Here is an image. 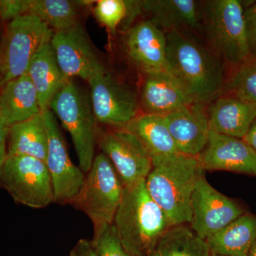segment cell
<instances>
[{"label": "cell", "instance_id": "6da1fadb", "mask_svg": "<svg viewBox=\"0 0 256 256\" xmlns=\"http://www.w3.org/2000/svg\"><path fill=\"white\" fill-rule=\"evenodd\" d=\"M166 72L194 102L210 104L225 86L222 60L184 31L166 32Z\"/></svg>", "mask_w": 256, "mask_h": 256}, {"label": "cell", "instance_id": "7a4b0ae2", "mask_svg": "<svg viewBox=\"0 0 256 256\" xmlns=\"http://www.w3.org/2000/svg\"><path fill=\"white\" fill-rule=\"evenodd\" d=\"M202 172L194 156L175 153L152 158L146 190L172 226L191 222L192 194Z\"/></svg>", "mask_w": 256, "mask_h": 256}, {"label": "cell", "instance_id": "3957f363", "mask_svg": "<svg viewBox=\"0 0 256 256\" xmlns=\"http://www.w3.org/2000/svg\"><path fill=\"white\" fill-rule=\"evenodd\" d=\"M114 224L122 245L134 256H151L160 238L172 226L148 193L146 180L124 186Z\"/></svg>", "mask_w": 256, "mask_h": 256}, {"label": "cell", "instance_id": "277c9868", "mask_svg": "<svg viewBox=\"0 0 256 256\" xmlns=\"http://www.w3.org/2000/svg\"><path fill=\"white\" fill-rule=\"evenodd\" d=\"M50 109L72 138L79 168L88 172L95 158L99 128L90 99L68 79L50 102Z\"/></svg>", "mask_w": 256, "mask_h": 256}, {"label": "cell", "instance_id": "5b68a950", "mask_svg": "<svg viewBox=\"0 0 256 256\" xmlns=\"http://www.w3.org/2000/svg\"><path fill=\"white\" fill-rule=\"evenodd\" d=\"M201 20L210 50L220 60L238 66L250 57L242 1L206 2Z\"/></svg>", "mask_w": 256, "mask_h": 256}, {"label": "cell", "instance_id": "8992f818", "mask_svg": "<svg viewBox=\"0 0 256 256\" xmlns=\"http://www.w3.org/2000/svg\"><path fill=\"white\" fill-rule=\"evenodd\" d=\"M54 33L33 15H23L8 23L0 45L1 86L26 73L34 57L50 42Z\"/></svg>", "mask_w": 256, "mask_h": 256}, {"label": "cell", "instance_id": "52a82bcc", "mask_svg": "<svg viewBox=\"0 0 256 256\" xmlns=\"http://www.w3.org/2000/svg\"><path fill=\"white\" fill-rule=\"evenodd\" d=\"M124 185L110 160L101 152L94 158L72 204L88 216L94 228L114 224Z\"/></svg>", "mask_w": 256, "mask_h": 256}, {"label": "cell", "instance_id": "ba28073f", "mask_svg": "<svg viewBox=\"0 0 256 256\" xmlns=\"http://www.w3.org/2000/svg\"><path fill=\"white\" fill-rule=\"evenodd\" d=\"M0 185L18 204L42 208L54 202L46 163L26 156H6L0 166Z\"/></svg>", "mask_w": 256, "mask_h": 256}, {"label": "cell", "instance_id": "9c48e42d", "mask_svg": "<svg viewBox=\"0 0 256 256\" xmlns=\"http://www.w3.org/2000/svg\"><path fill=\"white\" fill-rule=\"evenodd\" d=\"M90 102L98 124L124 128L139 114L140 96L130 86L119 82L107 70L88 82Z\"/></svg>", "mask_w": 256, "mask_h": 256}, {"label": "cell", "instance_id": "30bf717a", "mask_svg": "<svg viewBox=\"0 0 256 256\" xmlns=\"http://www.w3.org/2000/svg\"><path fill=\"white\" fill-rule=\"evenodd\" d=\"M236 202L214 188L202 172L197 178L192 198L190 227L206 240L246 213Z\"/></svg>", "mask_w": 256, "mask_h": 256}, {"label": "cell", "instance_id": "8fae6325", "mask_svg": "<svg viewBox=\"0 0 256 256\" xmlns=\"http://www.w3.org/2000/svg\"><path fill=\"white\" fill-rule=\"evenodd\" d=\"M97 143L114 165L124 186L146 180L151 170L152 158L132 132L124 128L99 130Z\"/></svg>", "mask_w": 256, "mask_h": 256}, {"label": "cell", "instance_id": "7c38bea8", "mask_svg": "<svg viewBox=\"0 0 256 256\" xmlns=\"http://www.w3.org/2000/svg\"><path fill=\"white\" fill-rule=\"evenodd\" d=\"M43 114L48 136L45 163L52 178L54 202L72 204L80 191L86 174L72 162L54 114L50 109L44 110Z\"/></svg>", "mask_w": 256, "mask_h": 256}, {"label": "cell", "instance_id": "4fadbf2b", "mask_svg": "<svg viewBox=\"0 0 256 256\" xmlns=\"http://www.w3.org/2000/svg\"><path fill=\"white\" fill-rule=\"evenodd\" d=\"M50 44L57 63L67 78L78 77L88 82L96 74L106 70L79 24L54 32Z\"/></svg>", "mask_w": 256, "mask_h": 256}, {"label": "cell", "instance_id": "5bb4252c", "mask_svg": "<svg viewBox=\"0 0 256 256\" xmlns=\"http://www.w3.org/2000/svg\"><path fill=\"white\" fill-rule=\"evenodd\" d=\"M204 171H228L256 176V152L244 140L210 131L197 156Z\"/></svg>", "mask_w": 256, "mask_h": 256}, {"label": "cell", "instance_id": "9a60e30c", "mask_svg": "<svg viewBox=\"0 0 256 256\" xmlns=\"http://www.w3.org/2000/svg\"><path fill=\"white\" fill-rule=\"evenodd\" d=\"M124 50L130 60L144 75L166 72V33L149 20L126 31Z\"/></svg>", "mask_w": 256, "mask_h": 256}, {"label": "cell", "instance_id": "2e32d148", "mask_svg": "<svg viewBox=\"0 0 256 256\" xmlns=\"http://www.w3.org/2000/svg\"><path fill=\"white\" fill-rule=\"evenodd\" d=\"M208 106L193 102L164 116L165 122L178 152L197 158L208 142L210 128Z\"/></svg>", "mask_w": 256, "mask_h": 256}, {"label": "cell", "instance_id": "e0dca14e", "mask_svg": "<svg viewBox=\"0 0 256 256\" xmlns=\"http://www.w3.org/2000/svg\"><path fill=\"white\" fill-rule=\"evenodd\" d=\"M193 102L190 96L168 72L146 75L140 94L142 114L164 117Z\"/></svg>", "mask_w": 256, "mask_h": 256}, {"label": "cell", "instance_id": "ac0fdd59", "mask_svg": "<svg viewBox=\"0 0 256 256\" xmlns=\"http://www.w3.org/2000/svg\"><path fill=\"white\" fill-rule=\"evenodd\" d=\"M210 130L244 139L256 118V104L220 95L208 106Z\"/></svg>", "mask_w": 256, "mask_h": 256}, {"label": "cell", "instance_id": "d6986e66", "mask_svg": "<svg viewBox=\"0 0 256 256\" xmlns=\"http://www.w3.org/2000/svg\"><path fill=\"white\" fill-rule=\"evenodd\" d=\"M41 112L38 94L28 74L0 87V116L10 127Z\"/></svg>", "mask_w": 256, "mask_h": 256}, {"label": "cell", "instance_id": "ffe728a7", "mask_svg": "<svg viewBox=\"0 0 256 256\" xmlns=\"http://www.w3.org/2000/svg\"><path fill=\"white\" fill-rule=\"evenodd\" d=\"M142 8L150 21L165 33L200 26L201 14L193 0H146Z\"/></svg>", "mask_w": 256, "mask_h": 256}, {"label": "cell", "instance_id": "44dd1931", "mask_svg": "<svg viewBox=\"0 0 256 256\" xmlns=\"http://www.w3.org/2000/svg\"><path fill=\"white\" fill-rule=\"evenodd\" d=\"M256 240V215L246 212L206 239L212 255L248 256Z\"/></svg>", "mask_w": 256, "mask_h": 256}, {"label": "cell", "instance_id": "7402d4cb", "mask_svg": "<svg viewBox=\"0 0 256 256\" xmlns=\"http://www.w3.org/2000/svg\"><path fill=\"white\" fill-rule=\"evenodd\" d=\"M26 74L36 88L42 111L50 109L54 97L68 80L57 63L50 42L37 52Z\"/></svg>", "mask_w": 256, "mask_h": 256}, {"label": "cell", "instance_id": "603a6c76", "mask_svg": "<svg viewBox=\"0 0 256 256\" xmlns=\"http://www.w3.org/2000/svg\"><path fill=\"white\" fill-rule=\"evenodd\" d=\"M48 136L43 111L10 128L8 156H26L46 161Z\"/></svg>", "mask_w": 256, "mask_h": 256}, {"label": "cell", "instance_id": "cb8c5ba5", "mask_svg": "<svg viewBox=\"0 0 256 256\" xmlns=\"http://www.w3.org/2000/svg\"><path fill=\"white\" fill-rule=\"evenodd\" d=\"M124 129L138 138L151 158L180 153L163 116L139 114Z\"/></svg>", "mask_w": 256, "mask_h": 256}, {"label": "cell", "instance_id": "d4e9b609", "mask_svg": "<svg viewBox=\"0 0 256 256\" xmlns=\"http://www.w3.org/2000/svg\"><path fill=\"white\" fill-rule=\"evenodd\" d=\"M151 256H212L204 239L188 224L170 227L160 238Z\"/></svg>", "mask_w": 256, "mask_h": 256}, {"label": "cell", "instance_id": "484cf974", "mask_svg": "<svg viewBox=\"0 0 256 256\" xmlns=\"http://www.w3.org/2000/svg\"><path fill=\"white\" fill-rule=\"evenodd\" d=\"M28 14L40 18L55 32L78 24V9L68 0H28Z\"/></svg>", "mask_w": 256, "mask_h": 256}, {"label": "cell", "instance_id": "4316f807", "mask_svg": "<svg viewBox=\"0 0 256 256\" xmlns=\"http://www.w3.org/2000/svg\"><path fill=\"white\" fill-rule=\"evenodd\" d=\"M223 92L226 95L256 104V56H250L237 66L226 82Z\"/></svg>", "mask_w": 256, "mask_h": 256}, {"label": "cell", "instance_id": "83f0119b", "mask_svg": "<svg viewBox=\"0 0 256 256\" xmlns=\"http://www.w3.org/2000/svg\"><path fill=\"white\" fill-rule=\"evenodd\" d=\"M90 242L98 256H134L122 245L114 224L94 228Z\"/></svg>", "mask_w": 256, "mask_h": 256}, {"label": "cell", "instance_id": "f1b7e54d", "mask_svg": "<svg viewBox=\"0 0 256 256\" xmlns=\"http://www.w3.org/2000/svg\"><path fill=\"white\" fill-rule=\"evenodd\" d=\"M94 12L98 21L114 34L127 16V1L99 0L96 2Z\"/></svg>", "mask_w": 256, "mask_h": 256}, {"label": "cell", "instance_id": "f546056e", "mask_svg": "<svg viewBox=\"0 0 256 256\" xmlns=\"http://www.w3.org/2000/svg\"><path fill=\"white\" fill-rule=\"evenodd\" d=\"M28 0H0V20H12L28 14Z\"/></svg>", "mask_w": 256, "mask_h": 256}, {"label": "cell", "instance_id": "4dcf8cb0", "mask_svg": "<svg viewBox=\"0 0 256 256\" xmlns=\"http://www.w3.org/2000/svg\"><path fill=\"white\" fill-rule=\"evenodd\" d=\"M244 4V3H242ZM244 20L250 56H256V1L244 4Z\"/></svg>", "mask_w": 256, "mask_h": 256}, {"label": "cell", "instance_id": "1f68e13d", "mask_svg": "<svg viewBox=\"0 0 256 256\" xmlns=\"http://www.w3.org/2000/svg\"><path fill=\"white\" fill-rule=\"evenodd\" d=\"M10 126L0 116V166L8 156V141Z\"/></svg>", "mask_w": 256, "mask_h": 256}, {"label": "cell", "instance_id": "d6a6232c", "mask_svg": "<svg viewBox=\"0 0 256 256\" xmlns=\"http://www.w3.org/2000/svg\"><path fill=\"white\" fill-rule=\"evenodd\" d=\"M69 256H98L92 247V242L80 239L70 252Z\"/></svg>", "mask_w": 256, "mask_h": 256}, {"label": "cell", "instance_id": "836d02e7", "mask_svg": "<svg viewBox=\"0 0 256 256\" xmlns=\"http://www.w3.org/2000/svg\"><path fill=\"white\" fill-rule=\"evenodd\" d=\"M244 140L249 144L256 152V118L252 122L248 132L244 137Z\"/></svg>", "mask_w": 256, "mask_h": 256}, {"label": "cell", "instance_id": "e575fe53", "mask_svg": "<svg viewBox=\"0 0 256 256\" xmlns=\"http://www.w3.org/2000/svg\"><path fill=\"white\" fill-rule=\"evenodd\" d=\"M248 256H256V240L254 242V245L252 246V248H250Z\"/></svg>", "mask_w": 256, "mask_h": 256}, {"label": "cell", "instance_id": "d590c367", "mask_svg": "<svg viewBox=\"0 0 256 256\" xmlns=\"http://www.w3.org/2000/svg\"><path fill=\"white\" fill-rule=\"evenodd\" d=\"M3 33L0 32V45H1L2 38Z\"/></svg>", "mask_w": 256, "mask_h": 256}, {"label": "cell", "instance_id": "8d00e7d4", "mask_svg": "<svg viewBox=\"0 0 256 256\" xmlns=\"http://www.w3.org/2000/svg\"><path fill=\"white\" fill-rule=\"evenodd\" d=\"M0 87H1V76H0Z\"/></svg>", "mask_w": 256, "mask_h": 256}, {"label": "cell", "instance_id": "74e56055", "mask_svg": "<svg viewBox=\"0 0 256 256\" xmlns=\"http://www.w3.org/2000/svg\"><path fill=\"white\" fill-rule=\"evenodd\" d=\"M212 256H214V255H212Z\"/></svg>", "mask_w": 256, "mask_h": 256}]
</instances>
